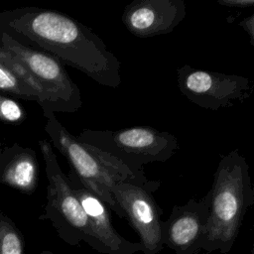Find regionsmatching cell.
<instances>
[{
	"instance_id": "7c38bea8",
	"label": "cell",
	"mask_w": 254,
	"mask_h": 254,
	"mask_svg": "<svg viewBox=\"0 0 254 254\" xmlns=\"http://www.w3.org/2000/svg\"><path fill=\"white\" fill-rule=\"evenodd\" d=\"M39 165L36 152L19 143L0 152V185L32 194L38 186Z\"/></svg>"
},
{
	"instance_id": "8fae6325",
	"label": "cell",
	"mask_w": 254,
	"mask_h": 254,
	"mask_svg": "<svg viewBox=\"0 0 254 254\" xmlns=\"http://www.w3.org/2000/svg\"><path fill=\"white\" fill-rule=\"evenodd\" d=\"M67 177L87 215L92 231L103 249V254H136L139 251L142 252V246L139 242L130 241L117 232L111 221L109 207L81 184L72 170H69Z\"/></svg>"
},
{
	"instance_id": "3957f363",
	"label": "cell",
	"mask_w": 254,
	"mask_h": 254,
	"mask_svg": "<svg viewBox=\"0 0 254 254\" xmlns=\"http://www.w3.org/2000/svg\"><path fill=\"white\" fill-rule=\"evenodd\" d=\"M45 131L54 146L64 155L81 184L96 194L120 218L124 214L114 200L110 189L120 183L149 187L157 190L160 181H151L144 171H135L112 155L77 139L57 119L46 116Z\"/></svg>"
},
{
	"instance_id": "52a82bcc",
	"label": "cell",
	"mask_w": 254,
	"mask_h": 254,
	"mask_svg": "<svg viewBox=\"0 0 254 254\" xmlns=\"http://www.w3.org/2000/svg\"><path fill=\"white\" fill-rule=\"evenodd\" d=\"M181 93L191 103L211 111L243 103L254 92V81L238 74L183 64L177 69Z\"/></svg>"
},
{
	"instance_id": "5bb4252c",
	"label": "cell",
	"mask_w": 254,
	"mask_h": 254,
	"mask_svg": "<svg viewBox=\"0 0 254 254\" xmlns=\"http://www.w3.org/2000/svg\"><path fill=\"white\" fill-rule=\"evenodd\" d=\"M0 90L18 98L39 103L36 93L0 61Z\"/></svg>"
},
{
	"instance_id": "277c9868",
	"label": "cell",
	"mask_w": 254,
	"mask_h": 254,
	"mask_svg": "<svg viewBox=\"0 0 254 254\" xmlns=\"http://www.w3.org/2000/svg\"><path fill=\"white\" fill-rule=\"evenodd\" d=\"M0 46L28 71L45 117L57 112L73 113L81 108L80 89L57 58L20 42L4 31H0Z\"/></svg>"
},
{
	"instance_id": "6da1fadb",
	"label": "cell",
	"mask_w": 254,
	"mask_h": 254,
	"mask_svg": "<svg viewBox=\"0 0 254 254\" xmlns=\"http://www.w3.org/2000/svg\"><path fill=\"white\" fill-rule=\"evenodd\" d=\"M0 31L57 58L98 84L117 88L121 63L91 29L74 18L41 7L0 11Z\"/></svg>"
},
{
	"instance_id": "5b68a950",
	"label": "cell",
	"mask_w": 254,
	"mask_h": 254,
	"mask_svg": "<svg viewBox=\"0 0 254 254\" xmlns=\"http://www.w3.org/2000/svg\"><path fill=\"white\" fill-rule=\"evenodd\" d=\"M39 147L48 180L47 202L40 218L49 220L59 237L68 245L77 246L84 241L93 250L103 253L71 182L58 162L52 144L43 139L39 142Z\"/></svg>"
},
{
	"instance_id": "e0dca14e",
	"label": "cell",
	"mask_w": 254,
	"mask_h": 254,
	"mask_svg": "<svg viewBox=\"0 0 254 254\" xmlns=\"http://www.w3.org/2000/svg\"><path fill=\"white\" fill-rule=\"evenodd\" d=\"M221 6L228 8H250L254 7V0H217Z\"/></svg>"
},
{
	"instance_id": "ba28073f",
	"label": "cell",
	"mask_w": 254,
	"mask_h": 254,
	"mask_svg": "<svg viewBox=\"0 0 254 254\" xmlns=\"http://www.w3.org/2000/svg\"><path fill=\"white\" fill-rule=\"evenodd\" d=\"M154 189L130 183H120L110 189L124 218L136 231L144 254H158L163 249L162 210L153 192Z\"/></svg>"
},
{
	"instance_id": "9c48e42d",
	"label": "cell",
	"mask_w": 254,
	"mask_h": 254,
	"mask_svg": "<svg viewBox=\"0 0 254 254\" xmlns=\"http://www.w3.org/2000/svg\"><path fill=\"white\" fill-rule=\"evenodd\" d=\"M209 192L199 199L190 198L174 205L162 221V242L175 254H199L209 213Z\"/></svg>"
},
{
	"instance_id": "7a4b0ae2",
	"label": "cell",
	"mask_w": 254,
	"mask_h": 254,
	"mask_svg": "<svg viewBox=\"0 0 254 254\" xmlns=\"http://www.w3.org/2000/svg\"><path fill=\"white\" fill-rule=\"evenodd\" d=\"M208 192L209 213L201 250L226 254L234 246L245 214L254 204L249 166L238 149L220 158Z\"/></svg>"
},
{
	"instance_id": "ac0fdd59",
	"label": "cell",
	"mask_w": 254,
	"mask_h": 254,
	"mask_svg": "<svg viewBox=\"0 0 254 254\" xmlns=\"http://www.w3.org/2000/svg\"><path fill=\"white\" fill-rule=\"evenodd\" d=\"M40 254H54L52 251H50V250H43Z\"/></svg>"
},
{
	"instance_id": "ffe728a7",
	"label": "cell",
	"mask_w": 254,
	"mask_h": 254,
	"mask_svg": "<svg viewBox=\"0 0 254 254\" xmlns=\"http://www.w3.org/2000/svg\"><path fill=\"white\" fill-rule=\"evenodd\" d=\"M252 188H253V190H254V174H253V178H252Z\"/></svg>"
},
{
	"instance_id": "30bf717a",
	"label": "cell",
	"mask_w": 254,
	"mask_h": 254,
	"mask_svg": "<svg viewBox=\"0 0 254 254\" xmlns=\"http://www.w3.org/2000/svg\"><path fill=\"white\" fill-rule=\"evenodd\" d=\"M186 16L184 0H134L125 6L121 19L132 35L152 38L172 33Z\"/></svg>"
},
{
	"instance_id": "d6986e66",
	"label": "cell",
	"mask_w": 254,
	"mask_h": 254,
	"mask_svg": "<svg viewBox=\"0 0 254 254\" xmlns=\"http://www.w3.org/2000/svg\"><path fill=\"white\" fill-rule=\"evenodd\" d=\"M249 254H254V242L252 244V247H251V250H250V253Z\"/></svg>"
},
{
	"instance_id": "2e32d148",
	"label": "cell",
	"mask_w": 254,
	"mask_h": 254,
	"mask_svg": "<svg viewBox=\"0 0 254 254\" xmlns=\"http://www.w3.org/2000/svg\"><path fill=\"white\" fill-rule=\"evenodd\" d=\"M248 35L249 42L252 46H254V12L248 16L242 19L238 24Z\"/></svg>"
},
{
	"instance_id": "9a60e30c",
	"label": "cell",
	"mask_w": 254,
	"mask_h": 254,
	"mask_svg": "<svg viewBox=\"0 0 254 254\" xmlns=\"http://www.w3.org/2000/svg\"><path fill=\"white\" fill-rule=\"evenodd\" d=\"M25 119L26 111L23 106L13 98L0 94V121L19 124Z\"/></svg>"
},
{
	"instance_id": "8992f818",
	"label": "cell",
	"mask_w": 254,
	"mask_h": 254,
	"mask_svg": "<svg viewBox=\"0 0 254 254\" xmlns=\"http://www.w3.org/2000/svg\"><path fill=\"white\" fill-rule=\"evenodd\" d=\"M77 139L92 145L126 164L135 171H144L150 163L170 160L180 149L178 138L151 126H132L118 130L83 129Z\"/></svg>"
},
{
	"instance_id": "4fadbf2b",
	"label": "cell",
	"mask_w": 254,
	"mask_h": 254,
	"mask_svg": "<svg viewBox=\"0 0 254 254\" xmlns=\"http://www.w3.org/2000/svg\"><path fill=\"white\" fill-rule=\"evenodd\" d=\"M0 254H25L22 232L3 211H0Z\"/></svg>"
}]
</instances>
